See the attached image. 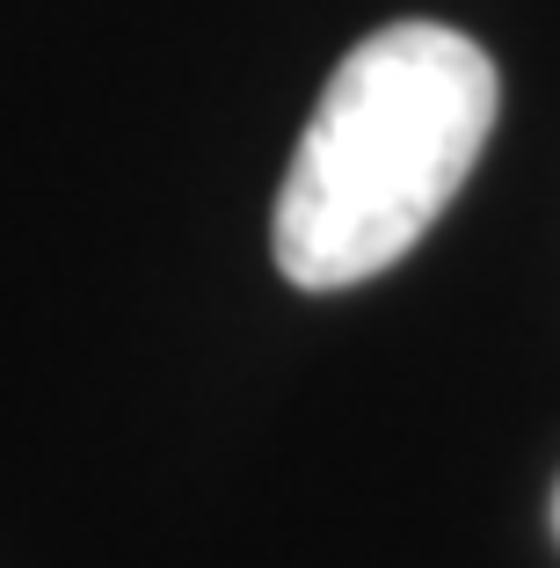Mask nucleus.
Instances as JSON below:
<instances>
[{"instance_id":"obj_1","label":"nucleus","mask_w":560,"mask_h":568,"mask_svg":"<svg viewBox=\"0 0 560 568\" xmlns=\"http://www.w3.org/2000/svg\"><path fill=\"white\" fill-rule=\"evenodd\" d=\"M495 59L445 22H386L328 73L284 168L269 248L298 292H343L429 234L495 132Z\"/></svg>"}]
</instances>
